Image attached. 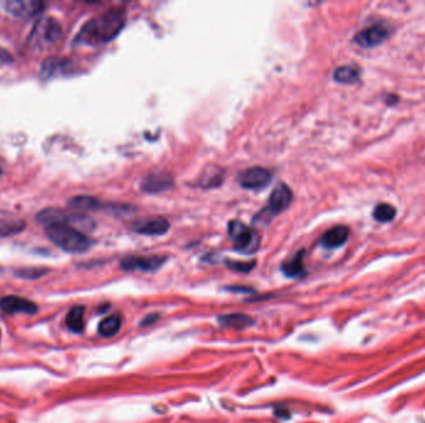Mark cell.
Here are the masks:
<instances>
[{
	"label": "cell",
	"mask_w": 425,
	"mask_h": 423,
	"mask_svg": "<svg viewBox=\"0 0 425 423\" xmlns=\"http://www.w3.org/2000/svg\"><path fill=\"white\" fill-rule=\"evenodd\" d=\"M391 31V28L386 23L373 24L355 35L353 41L361 47L372 49L385 43L389 38Z\"/></svg>",
	"instance_id": "cell-6"
},
{
	"label": "cell",
	"mask_w": 425,
	"mask_h": 423,
	"mask_svg": "<svg viewBox=\"0 0 425 423\" xmlns=\"http://www.w3.org/2000/svg\"><path fill=\"white\" fill-rule=\"evenodd\" d=\"M45 3L38 0H9L4 3L6 12L19 19H30L43 12Z\"/></svg>",
	"instance_id": "cell-9"
},
{
	"label": "cell",
	"mask_w": 425,
	"mask_h": 423,
	"mask_svg": "<svg viewBox=\"0 0 425 423\" xmlns=\"http://www.w3.org/2000/svg\"><path fill=\"white\" fill-rule=\"evenodd\" d=\"M350 236V230L346 226H336L329 231L325 232L320 243L325 249H338L347 243Z\"/></svg>",
	"instance_id": "cell-16"
},
{
	"label": "cell",
	"mask_w": 425,
	"mask_h": 423,
	"mask_svg": "<svg viewBox=\"0 0 425 423\" xmlns=\"http://www.w3.org/2000/svg\"><path fill=\"white\" fill-rule=\"evenodd\" d=\"M397 215V210L391 203H378L373 210V217L380 222H391Z\"/></svg>",
	"instance_id": "cell-23"
},
{
	"label": "cell",
	"mask_w": 425,
	"mask_h": 423,
	"mask_svg": "<svg viewBox=\"0 0 425 423\" xmlns=\"http://www.w3.org/2000/svg\"><path fill=\"white\" fill-rule=\"evenodd\" d=\"M223 181V170L221 168L209 169L200 178L199 185L202 187H219Z\"/></svg>",
	"instance_id": "cell-24"
},
{
	"label": "cell",
	"mask_w": 425,
	"mask_h": 423,
	"mask_svg": "<svg viewBox=\"0 0 425 423\" xmlns=\"http://www.w3.org/2000/svg\"><path fill=\"white\" fill-rule=\"evenodd\" d=\"M74 63L68 59L60 57H49L41 65L40 77L43 79H50L54 77L68 76L74 71Z\"/></svg>",
	"instance_id": "cell-13"
},
{
	"label": "cell",
	"mask_w": 425,
	"mask_h": 423,
	"mask_svg": "<svg viewBox=\"0 0 425 423\" xmlns=\"http://www.w3.org/2000/svg\"><path fill=\"white\" fill-rule=\"evenodd\" d=\"M229 236L232 238L234 249L244 254H254L260 246L259 233L245 225L241 221L232 220L228 226Z\"/></svg>",
	"instance_id": "cell-4"
},
{
	"label": "cell",
	"mask_w": 425,
	"mask_h": 423,
	"mask_svg": "<svg viewBox=\"0 0 425 423\" xmlns=\"http://www.w3.org/2000/svg\"><path fill=\"white\" fill-rule=\"evenodd\" d=\"M68 206L70 209L76 211H92V210L100 209L103 203H100L96 198L87 197V195H79L75 198L70 199L68 201Z\"/></svg>",
	"instance_id": "cell-20"
},
{
	"label": "cell",
	"mask_w": 425,
	"mask_h": 423,
	"mask_svg": "<svg viewBox=\"0 0 425 423\" xmlns=\"http://www.w3.org/2000/svg\"><path fill=\"white\" fill-rule=\"evenodd\" d=\"M304 256H305V251L301 249L299 252H296L289 261H286L283 263V267H281L283 275L290 277V278H297V277L304 276L305 275Z\"/></svg>",
	"instance_id": "cell-17"
},
{
	"label": "cell",
	"mask_w": 425,
	"mask_h": 423,
	"mask_svg": "<svg viewBox=\"0 0 425 423\" xmlns=\"http://www.w3.org/2000/svg\"><path fill=\"white\" fill-rule=\"evenodd\" d=\"M25 221L17 215L0 210V238L17 235L25 230Z\"/></svg>",
	"instance_id": "cell-15"
},
{
	"label": "cell",
	"mask_w": 425,
	"mask_h": 423,
	"mask_svg": "<svg viewBox=\"0 0 425 423\" xmlns=\"http://www.w3.org/2000/svg\"><path fill=\"white\" fill-rule=\"evenodd\" d=\"M361 77V68L355 65H345L340 66L334 72V79L336 82H340L343 85H352L356 84Z\"/></svg>",
	"instance_id": "cell-18"
},
{
	"label": "cell",
	"mask_w": 425,
	"mask_h": 423,
	"mask_svg": "<svg viewBox=\"0 0 425 423\" xmlns=\"http://www.w3.org/2000/svg\"><path fill=\"white\" fill-rule=\"evenodd\" d=\"M0 309L6 314H35L38 312V305L34 302L17 295H6L0 298Z\"/></svg>",
	"instance_id": "cell-14"
},
{
	"label": "cell",
	"mask_w": 425,
	"mask_h": 423,
	"mask_svg": "<svg viewBox=\"0 0 425 423\" xmlns=\"http://www.w3.org/2000/svg\"><path fill=\"white\" fill-rule=\"evenodd\" d=\"M174 185V178L168 171H152L141 181L142 192L147 194H159L170 190Z\"/></svg>",
	"instance_id": "cell-11"
},
{
	"label": "cell",
	"mask_w": 425,
	"mask_h": 423,
	"mask_svg": "<svg viewBox=\"0 0 425 423\" xmlns=\"http://www.w3.org/2000/svg\"><path fill=\"white\" fill-rule=\"evenodd\" d=\"M0 174H1V170H0Z\"/></svg>",
	"instance_id": "cell-29"
},
{
	"label": "cell",
	"mask_w": 425,
	"mask_h": 423,
	"mask_svg": "<svg viewBox=\"0 0 425 423\" xmlns=\"http://www.w3.org/2000/svg\"><path fill=\"white\" fill-rule=\"evenodd\" d=\"M63 36V28L54 17H43L35 24L31 38L36 45L52 46L60 41Z\"/></svg>",
	"instance_id": "cell-5"
},
{
	"label": "cell",
	"mask_w": 425,
	"mask_h": 423,
	"mask_svg": "<svg viewBox=\"0 0 425 423\" xmlns=\"http://www.w3.org/2000/svg\"><path fill=\"white\" fill-rule=\"evenodd\" d=\"M170 221L165 217L156 216L137 220L131 225V230L144 236H163L170 231Z\"/></svg>",
	"instance_id": "cell-10"
},
{
	"label": "cell",
	"mask_w": 425,
	"mask_h": 423,
	"mask_svg": "<svg viewBox=\"0 0 425 423\" xmlns=\"http://www.w3.org/2000/svg\"><path fill=\"white\" fill-rule=\"evenodd\" d=\"M45 233L54 245L68 254H84L92 246V241L84 232L71 226L61 224L46 226Z\"/></svg>",
	"instance_id": "cell-2"
},
{
	"label": "cell",
	"mask_w": 425,
	"mask_h": 423,
	"mask_svg": "<svg viewBox=\"0 0 425 423\" xmlns=\"http://www.w3.org/2000/svg\"><path fill=\"white\" fill-rule=\"evenodd\" d=\"M36 219L41 225L49 226L54 224H61L74 227L76 230H92L95 222L91 220L89 216L82 214H75V213H68L64 210L59 209H45L38 214Z\"/></svg>",
	"instance_id": "cell-3"
},
{
	"label": "cell",
	"mask_w": 425,
	"mask_h": 423,
	"mask_svg": "<svg viewBox=\"0 0 425 423\" xmlns=\"http://www.w3.org/2000/svg\"><path fill=\"white\" fill-rule=\"evenodd\" d=\"M228 267H230L232 270L234 271L239 272H246L251 271L253 268H254V266H255V262H230V261H228L227 262Z\"/></svg>",
	"instance_id": "cell-25"
},
{
	"label": "cell",
	"mask_w": 425,
	"mask_h": 423,
	"mask_svg": "<svg viewBox=\"0 0 425 423\" xmlns=\"http://www.w3.org/2000/svg\"><path fill=\"white\" fill-rule=\"evenodd\" d=\"M165 259L162 256H133L121 261V268L125 271L154 272L162 267Z\"/></svg>",
	"instance_id": "cell-12"
},
{
	"label": "cell",
	"mask_w": 425,
	"mask_h": 423,
	"mask_svg": "<svg viewBox=\"0 0 425 423\" xmlns=\"http://www.w3.org/2000/svg\"><path fill=\"white\" fill-rule=\"evenodd\" d=\"M126 19L124 8H112L103 13L81 28L75 38V45L96 46L112 41L125 28Z\"/></svg>",
	"instance_id": "cell-1"
},
{
	"label": "cell",
	"mask_w": 425,
	"mask_h": 423,
	"mask_svg": "<svg viewBox=\"0 0 425 423\" xmlns=\"http://www.w3.org/2000/svg\"><path fill=\"white\" fill-rule=\"evenodd\" d=\"M272 180V173L262 167H253L241 171L238 176L240 187L249 190H259L267 187Z\"/></svg>",
	"instance_id": "cell-8"
},
{
	"label": "cell",
	"mask_w": 425,
	"mask_h": 423,
	"mask_svg": "<svg viewBox=\"0 0 425 423\" xmlns=\"http://www.w3.org/2000/svg\"><path fill=\"white\" fill-rule=\"evenodd\" d=\"M84 316H85V308L82 305H76L68 311L66 316V325L73 333L80 334L84 330L85 328Z\"/></svg>",
	"instance_id": "cell-19"
},
{
	"label": "cell",
	"mask_w": 425,
	"mask_h": 423,
	"mask_svg": "<svg viewBox=\"0 0 425 423\" xmlns=\"http://www.w3.org/2000/svg\"><path fill=\"white\" fill-rule=\"evenodd\" d=\"M0 338H1V332H0Z\"/></svg>",
	"instance_id": "cell-28"
},
{
	"label": "cell",
	"mask_w": 425,
	"mask_h": 423,
	"mask_svg": "<svg viewBox=\"0 0 425 423\" xmlns=\"http://www.w3.org/2000/svg\"><path fill=\"white\" fill-rule=\"evenodd\" d=\"M14 61V57L9 51L0 46V65H9Z\"/></svg>",
	"instance_id": "cell-26"
},
{
	"label": "cell",
	"mask_w": 425,
	"mask_h": 423,
	"mask_svg": "<svg viewBox=\"0 0 425 423\" xmlns=\"http://www.w3.org/2000/svg\"><path fill=\"white\" fill-rule=\"evenodd\" d=\"M219 323L223 327L234 328V329H244L253 324V319L243 313H232L219 316Z\"/></svg>",
	"instance_id": "cell-21"
},
{
	"label": "cell",
	"mask_w": 425,
	"mask_h": 423,
	"mask_svg": "<svg viewBox=\"0 0 425 423\" xmlns=\"http://www.w3.org/2000/svg\"><path fill=\"white\" fill-rule=\"evenodd\" d=\"M122 327V318L119 314L107 316L98 324V333L105 338H111L119 333Z\"/></svg>",
	"instance_id": "cell-22"
},
{
	"label": "cell",
	"mask_w": 425,
	"mask_h": 423,
	"mask_svg": "<svg viewBox=\"0 0 425 423\" xmlns=\"http://www.w3.org/2000/svg\"><path fill=\"white\" fill-rule=\"evenodd\" d=\"M45 270H27V271L17 272V276L24 277V278H38V277L45 275Z\"/></svg>",
	"instance_id": "cell-27"
},
{
	"label": "cell",
	"mask_w": 425,
	"mask_h": 423,
	"mask_svg": "<svg viewBox=\"0 0 425 423\" xmlns=\"http://www.w3.org/2000/svg\"><path fill=\"white\" fill-rule=\"evenodd\" d=\"M292 198H294V195H292L291 189L286 184L280 183L272 190L271 194H270V198H269L267 206L264 211H261V214H267L269 219H271V217L276 216V215L281 214L291 205Z\"/></svg>",
	"instance_id": "cell-7"
}]
</instances>
